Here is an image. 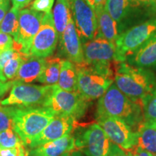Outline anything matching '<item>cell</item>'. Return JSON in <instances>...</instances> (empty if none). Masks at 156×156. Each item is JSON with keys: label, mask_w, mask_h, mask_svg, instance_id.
I'll return each instance as SVG.
<instances>
[{"label": "cell", "mask_w": 156, "mask_h": 156, "mask_svg": "<svg viewBox=\"0 0 156 156\" xmlns=\"http://www.w3.org/2000/svg\"><path fill=\"white\" fill-rule=\"evenodd\" d=\"M102 116L119 118L132 128H138L145 121L142 103L130 99L114 83L98 102L95 118Z\"/></svg>", "instance_id": "1"}, {"label": "cell", "mask_w": 156, "mask_h": 156, "mask_svg": "<svg viewBox=\"0 0 156 156\" xmlns=\"http://www.w3.org/2000/svg\"><path fill=\"white\" fill-rule=\"evenodd\" d=\"M114 83L134 101L141 102L156 86V76L150 69L136 67L126 62H117Z\"/></svg>", "instance_id": "2"}, {"label": "cell", "mask_w": 156, "mask_h": 156, "mask_svg": "<svg viewBox=\"0 0 156 156\" xmlns=\"http://www.w3.org/2000/svg\"><path fill=\"white\" fill-rule=\"evenodd\" d=\"M75 65L77 72V92L90 102L100 98L114 83L115 71L112 64L90 65L83 62Z\"/></svg>", "instance_id": "3"}, {"label": "cell", "mask_w": 156, "mask_h": 156, "mask_svg": "<svg viewBox=\"0 0 156 156\" xmlns=\"http://www.w3.org/2000/svg\"><path fill=\"white\" fill-rule=\"evenodd\" d=\"M54 116L55 115L46 107L15 106L12 129L24 145L28 146Z\"/></svg>", "instance_id": "4"}, {"label": "cell", "mask_w": 156, "mask_h": 156, "mask_svg": "<svg viewBox=\"0 0 156 156\" xmlns=\"http://www.w3.org/2000/svg\"><path fill=\"white\" fill-rule=\"evenodd\" d=\"M105 8L118 25L119 34L134 25L147 20L146 17L156 12L139 0H106Z\"/></svg>", "instance_id": "5"}, {"label": "cell", "mask_w": 156, "mask_h": 156, "mask_svg": "<svg viewBox=\"0 0 156 156\" xmlns=\"http://www.w3.org/2000/svg\"><path fill=\"white\" fill-rule=\"evenodd\" d=\"M156 33V17H153L119 34L115 42L116 62H124L126 58L135 53Z\"/></svg>", "instance_id": "6"}, {"label": "cell", "mask_w": 156, "mask_h": 156, "mask_svg": "<svg viewBox=\"0 0 156 156\" xmlns=\"http://www.w3.org/2000/svg\"><path fill=\"white\" fill-rule=\"evenodd\" d=\"M89 103L77 91H66L56 84L53 85L51 95L44 107L49 108L55 116H69L77 120L85 115Z\"/></svg>", "instance_id": "7"}, {"label": "cell", "mask_w": 156, "mask_h": 156, "mask_svg": "<svg viewBox=\"0 0 156 156\" xmlns=\"http://www.w3.org/2000/svg\"><path fill=\"white\" fill-rule=\"evenodd\" d=\"M8 96L0 101L2 106H44L53 91V85H36L12 81Z\"/></svg>", "instance_id": "8"}, {"label": "cell", "mask_w": 156, "mask_h": 156, "mask_svg": "<svg viewBox=\"0 0 156 156\" xmlns=\"http://www.w3.org/2000/svg\"><path fill=\"white\" fill-rule=\"evenodd\" d=\"M111 145L110 140L98 124H91L75 139V148L85 156H108Z\"/></svg>", "instance_id": "9"}, {"label": "cell", "mask_w": 156, "mask_h": 156, "mask_svg": "<svg viewBox=\"0 0 156 156\" xmlns=\"http://www.w3.org/2000/svg\"><path fill=\"white\" fill-rule=\"evenodd\" d=\"M44 13L31 9H23L19 13V28L13 48L25 56H30L33 41L40 28Z\"/></svg>", "instance_id": "10"}, {"label": "cell", "mask_w": 156, "mask_h": 156, "mask_svg": "<svg viewBox=\"0 0 156 156\" xmlns=\"http://www.w3.org/2000/svg\"><path fill=\"white\" fill-rule=\"evenodd\" d=\"M96 120L112 143L122 150L129 152L137 145V133L123 120L111 116L98 117Z\"/></svg>", "instance_id": "11"}, {"label": "cell", "mask_w": 156, "mask_h": 156, "mask_svg": "<svg viewBox=\"0 0 156 156\" xmlns=\"http://www.w3.org/2000/svg\"><path fill=\"white\" fill-rule=\"evenodd\" d=\"M58 36L54 25L53 15L51 12L43 16L40 28L33 41L30 56L46 58L55 51Z\"/></svg>", "instance_id": "12"}, {"label": "cell", "mask_w": 156, "mask_h": 156, "mask_svg": "<svg viewBox=\"0 0 156 156\" xmlns=\"http://www.w3.org/2000/svg\"><path fill=\"white\" fill-rule=\"evenodd\" d=\"M71 14L80 37L85 41L97 35V21L95 10L85 0H69Z\"/></svg>", "instance_id": "13"}, {"label": "cell", "mask_w": 156, "mask_h": 156, "mask_svg": "<svg viewBox=\"0 0 156 156\" xmlns=\"http://www.w3.org/2000/svg\"><path fill=\"white\" fill-rule=\"evenodd\" d=\"M84 62L90 65H109L116 62L115 44L101 37L84 41Z\"/></svg>", "instance_id": "14"}, {"label": "cell", "mask_w": 156, "mask_h": 156, "mask_svg": "<svg viewBox=\"0 0 156 156\" xmlns=\"http://www.w3.org/2000/svg\"><path fill=\"white\" fill-rule=\"evenodd\" d=\"M76 120L69 116H55L43 131L33 140L29 145L30 149L47 142L54 141L70 134L75 126Z\"/></svg>", "instance_id": "15"}, {"label": "cell", "mask_w": 156, "mask_h": 156, "mask_svg": "<svg viewBox=\"0 0 156 156\" xmlns=\"http://www.w3.org/2000/svg\"><path fill=\"white\" fill-rule=\"evenodd\" d=\"M59 41L61 51L68 60L76 64L83 63V44L72 17Z\"/></svg>", "instance_id": "16"}, {"label": "cell", "mask_w": 156, "mask_h": 156, "mask_svg": "<svg viewBox=\"0 0 156 156\" xmlns=\"http://www.w3.org/2000/svg\"><path fill=\"white\" fill-rule=\"evenodd\" d=\"M125 62L143 69H149L156 67V33L135 53L126 58Z\"/></svg>", "instance_id": "17"}, {"label": "cell", "mask_w": 156, "mask_h": 156, "mask_svg": "<svg viewBox=\"0 0 156 156\" xmlns=\"http://www.w3.org/2000/svg\"><path fill=\"white\" fill-rule=\"evenodd\" d=\"M75 149V139L71 134L33 148L29 152L30 156H61Z\"/></svg>", "instance_id": "18"}, {"label": "cell", "mask_w": 156, "mask_h": 156, "mask_svg": "<svg viewBox=\"0 0 156 156\" xmlns=\"http://www.w3.org/2000/svg\"><path fill=\"white\" fill-rule=\"evenodd\" d=\"M95 13L97 21L96 36L115 44L117 38L119 36L116 22L109 15L105 7L95 8Z\"/></svg>", "instance_id": "19"}, {"label": "cell", "mask_w": 156, "mask_h": 156, "mask_svg": "<svg viewBox=\"0 0 156 156\" xmlns=\"http://www.w3.org/2000/svg\"><path fill=\"white\" fill-rule=\"evenodd\" d=\"M46 65V58L29 56L19 68L15 82L22 83H32L41 74Z\"/></svg>", "instance_id": "20"}, {"label": "cell", "mask_w": 156, "mask_h": 156, "mask_svg": "<svg viewBox=\"0 0 156 156\" xmlns=\"http://www.w3.org/2000/svg\"><path fill=\"white\" fill-rule=\"evenodd\" d=\"M137 145L156 156V122L145 120L137 128Z\"/></svg>", "instance_id": "21"}, {"label": "cell", "mask_w": 156, "mask_h": 156, "mask_svg": "<svg viewBox=\"0 0 156 156\" xmlns=\"http://www.w3.org/2000/svg\"><path fill=\"white\" fill-rule=\"evenodd\" d=\"M57 85L69 92L77 91V72L75 63L68 59H62Z\"/></svg>", "instance_id": "22"}, {"label": "cell", "mask_w": 156, "mask_h": 156, "mask_svg": "<svg viewBox=\"0 0 156 156\" xmlns=\"http://www.w3.org/2000/svg\"><path fill=\"white\" fill-rule=\"evenodd\" d=\"M53 19L58 41L62 38L64 31L72 17L69 0H56L53 10Z\"/></svg>", "instance_id": "23"}, {"label": "cell", "mask_w": 156, "mask_h": 156, "mask_svg": "<svg viewBox=\"0 0 156 156\" xmlns=\"http://www.w3.org/2000/svg\"><path fill=\"white\" fill-rule=\"evenodd\" d=\"M61 62V58L56 56H51L46 57L44 69L36 80L46 85L57 84L59 78Z\"/></svg>", "instance_id": "24"}, {"label": "cell", "mask_w": 156, "mask_h": 156, "mask_svg": "<svg viewBox=\"0 0 156 156\" xmlns=\"http://www.w3.org/2000/svg\"><path fill=\"white\" fill-rule=\"evenodd\" d=\"M20 9L12 7L7 12L0 24V31L11 36L15 41L17 36L19 28Z\"/></svg>", "instance_id": "25"}, {"label": "cell", "mask_w": 156, "mask_h": 156, "mask_svg": "<svg viewBox=\"0 0 156 156\" xmlns=\"http://www.w3.org/2000/svg\"><path fill=\"white\" fill-rule=\"evenodd\" d=\"M142 107L145 120L156 122V86L142 99Z\"/></svg>", "instance_id": "26"}, {"label": "cell", "mask_w": 156, "mask_h": 156, "mask_svg": "<svg viewBox=\"0 0 156 156\" xmlns=\"http://www.w3.org/2000/svg\"><path fill=\"white\" fill-rule=\"evenodd\" d=\"M29 56H25L24 54L18 51L16 55L5 64L3 67L4 74L7 80H14L18 73L19 68L23 62Z\"/></svg>", "instance_id": "27"}, {"label": "cell", "mask_w": 156, "mask_h": 156, "mask_svg": "<svg viewBox=\"0 0 156 156\" xmlns=\"http://www.w3.org/2000/svg\"><path fill=\"white\" fill-rule=\"evenodd\" d=\"M20 136L12 129L0 132V149H11L18 147L22 143Z\"/></svg>", "instance_id": "28"}, {"label": "cell", "mask_w": 156, "mask_h": 156, "mask_svg": "<svg viewBox=\"0 0 156 156\" xmlns=\"http://www.w3.org/2000/svg\"><path fill=\"white\" fill-rule=\"evenodd\" d=\"M14 108L15 106H2L0 104V132L12 129Z\"/></svg>", "instance_id": "29"}, {"label": "cell", "mask_w": 156, "mask_h": 156, "mask_svg": "<svg viewBox=\"0 0 156 156\" xmlns=\"http://www.w3.org/2000/svg\"><path fill=\"white\" fill-rule=\"evenodd\" d=\"M54 0H34L30 5V9L43 13L51 12Z\"/></svg>", "instance_id": "30"}, {"label": "cell", "mask_w": 156, "mask_h": 156, "mask_svg": "<svg viewBox=\"0 0 156 156\" xmlns=\"http://www.w3.org/2000/svg\"><path fill=\"white\" fill-rule=\"evenodd\" d=\"M14 40L9 35L0 31V54L13 48Z\"/></svg>", "instance_id": "31"}, {"label": "cell", "mask_w": 156, "mask_h": 156, "mask_svg": "<svg viewBox=\"0 0 156 156\" xmlns=\"http://www.w3.org/2000/svg\"><path fill=\"white\" fill-rule=\"evenodd\" d=\"M18 53L16 50L14 48H10V49L6 50L3 51L2 53L0 54V65L2 67H5L6 64L8 62L11 58H12L16 54Z\"/></svg>", "instance_id": "32"}, {"label": "cell", "mask_w": 156, "mask_h": 156, "mask_svg": "<svg viewBox=\"0 0 156 156\" xmlns=\"http://www.w3.org/2000/svg\"><path fill=\"white\" fill-rule=\"evenodd\" d=\"M108 156H132V155L129 153H128L127 152L122 150L116 144L112 143Z\"/></svg>", "instance_id": "33"}, {"label": "cell", "mask_w": 156, "mask_h": 156, "mask_svg": "<svg viewBox=\"0 0 156 156\" xmlns=\"http://www.w3.org/2000/svg\"><path fill=\"white\" fill-rule=\"evenodd\" d=\"M129 153L131 154L132 156H153L149 152L145 151L138 145L135 146L133 149L129 151Z\"/></svg>", "instance_id": "34"}, {"label": "cell", "mask_w": 156, "mask_h": 156, "mask_svg": "<svg viewBox=\"0 0 156 156\" xmlns=\"http://www.w3.org/2000/svg\"><path fill=\"white\" fill-rule=\"evenodd\" d=\"M12 81L7 82V83H2L0 82V98H2L6 93L9 90V89L12 87Z\"/></svg>", "instance_id": "35"}, {"label": "cell", "mask_w": 156, "mask_h": 156, "mask_svg": "<svg viewBox=\"0 0 156 156\" xmlns=\"http://www.w3.org/2000/svg\"><path fill=\"white\" fill-rule=\"evenodd\" d=\"M18 147L11 149H0V156H17Z\"/></svg>", "instance_id": "36"}, {"label": "cell", "mask_w": 156, "mask_h": 156, "mask_svg": "<svg viewBox=\"0 0 156 156\" xmlns=\"http://www.w3.org/2000/svg\"><path fill=\"white\" fill-rule=\"evenodd\" d=\"M30 1L31 0H12V3L13 7L20 9L26 7L30 2Z\"/></svg>", "instance_id": "37"}, {"label": "cell", "mask_w": 156, "mask_h": 156, "mask_svg": "<svg viewBox=\"0 0 156 156\" xmlns=\"http://www.w3.org/2000/svg\"><path fill=\"white\" fill-rule=\"evenodd\" d=\"M9 5H10V3L0 5V23L3 20L4 17H5L7 12L9 9Z\"/></svg>", "instance_id": "38"}, {"label": "cell", "mask_w": 156, "mask_h": 156, "mask_svg": "<svg viewBox=\"0 0 156 156\" xmlns=\"http://www.w3.org/2000/svg\"><path fill=\"white\" fill-rule=\"evenodd\" d=\"M28 151L25 148V145H24V143L22 142V143L18 146V153H17V156H28Z\"/></svg>", "instance_id": "39"}, {"label": "cell", "mask_w": 156, "mask_h": 156, "mask_svg": "<svg viewBox=\"0 0 156 156\" xmlns=\"http://www.w3.org/2000/svg\"><path fill=\"white\" fill-rule=\"evenodd\" d=\"M139 1L147 7L156 9V0H139Z\"/></svg>", "instance_id": "40"}, {"label": "cell", "mask_w": 156, "mask_h": 156, "mask_svg": "<svg viewBox=\"0 0 156 156\" xmlns=\"http://www.w3.org/2000/svg\"><path fill=\"white\" fill-rule=\"evenodd\" d=\"M106 0H95V9L97 7H105Z\"/></svg>", "instance_id": "41"}, {"label": "cell", "mask_w": 156, "mask_h": 156, "mask_svg": "<svg viewBox=\"0 0 156 156\" xmlns=\"http://www.w3.org/2000/svg\"><path fill=\"white\" fill-rule=\"evenodd\" d=\"M7 79L5 77V74H4L3 68L0 65V82H2V83H7Z\"/></svg>", "instance_id": "42"}, {"label": "cell", "mask_w": 156, "mask_h": 156, "mask_svg": "<svg viewBox=\"0 0 156 156\" xmlns=\"http://www.w3.org/2000/svg\"><path fill=\"white\" fill-rule=\"evenodd\" d=\"M85 1L95 10V0H85Z\"/></svg>", "instance_id": "43"}, {"label": "cell", "mask_w": 156, "mask_h": 156, "mask_svg": "<svg viewBox=\"0 0 156 156\" xmlns=\"http://www.w3.org/2000/svg\"><path fill=\"white\" fill-rule=\"evenodd\" d=\"M70 153H71V155L73 156H83V155H82L80 152L78 151L77 150V151H71V152H70Z\"/></svg>", "instance_id": "44"}, {"label": "cell", "mask_w": 156, "mask_h": 156, "mask_svg": "<svg viewBox=\"0 0 156 156\" xmlns=\"http://www.w3.org/2000/svg\"><path fill=\"white\" fill-rule=\"evenodd\" d=\"M10 3V0H0V5H5V4Z\"/></svg>", "instance_id": "45"}, {"label": "cell", "mask_w": 156, "mask_h": 156, "mask_svg": "<svg viewBox=\"0 0 156 156\" xmlns=\"http://www.w3.org/2000/svg\"><path fill=\"white\" fill-rule=\"evenodd\" d=\"M61 156H73L71 155V153H70V152H69V153H66L63 154V155H62Z\"/></svg>", "instance_id": "46"}]
</instances>
